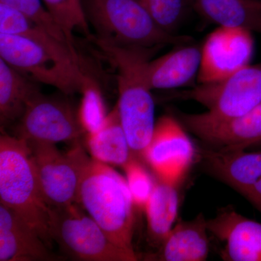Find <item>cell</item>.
Returning <instances> with one entry per match:
<instances>
[{
  "mask_svg": "<svg viewBox=\"0 0 261 261\" xmlns=\"http://www.w3.org/2000/svg\"><path fill=\"white\" fill-rule=\"evenodd\" d=\"M116 71L118 100L116 106L130 150L143 161L152 140L154 101L147 80V63L160 48L122 47L93 40Z\"/></svg>",
  "mask_w": 261,
  "mask_h": 261,
  "instance_id": "6da1fadb",
  "label": "cell"
},
{
  "mask_svg": "<svg viewBox=\"0 0 261 261\" xmlns=\"http://www.w3.org/2000/svg\"><path fill=\"white\" fill-rule=\"evenodd\" d=\"M0 204L20 215L49 247L54 208L43 193L30 147L16 136L0 137Z\"/></svg>",
  "mask_w": 261,
  "mask_h": 261,
  "instance_id": "7a4b0ae2",
  "label": "cell"
},
{
  "mask_svg": "<svg viewBox=\"0 0 261 261\" xmlns=\"http://www.w3.org/2000/svg\"><path fill=\"white\" fill-rule=\"evenodd\" d=\"M77 204L117 245L137 255L133 247L135 205L126 178L109 165L91 159L82 176Z\"/></svg>",
  "mask_w": 261,
  "mask_h": 261,
  "instance_id": "3957f363",
  "label": "cell"
},
{
  "mask_svg": "<svg viewBox=\"0 0 261 261\" xmlns=\"http://www.w3.org/2000/svg\"><path fill=\"white\" fill-rule=\"evenodd\" d=\"M0 58L38 83L68 96L82 92L89 75L76 48L59 40L44 42L0 34Z\"/></svg>",
  "mask_w": 261,
  "mask_h": 261,
  "instance_id": "277c9868",
  "label": "cell"
},
{
  "mask_svg": "<svg viewBox=\"0 0 261 261\" xmlns=\"http://www.w3.org/2000/svg\"><path fill=\"white\" fill-rule=\"evenodd\" d=\"M94 29L92 40L122 47L161 48L185 44L190 38L166 32L135 0H82Z\"/></svg>",
  "mask_w": 261,
  "mask_h": 261,
  "instance_id": "5b68a950",
  "label": "cell"
},
{
  "mask_svg": "<svg viewBox=\"0 0 261 261\" xmlns=\"http://www.w3.org/2000/svg\"><path fill=\"white\" fill-rule=\"evenodd\" d=\"M77 205L53 210L51 238L65 254L77 260H138L137 255L117 245L99 225Z\"/></svg>",
  "mask_w": 261,
  "mask_h": 261,
  "instance_id": "8992f818",
  "label": "cell"
},
{
  "mask_svg": "<svg viewBox=\"0 0 261 261\" xmlns=\"http://www.w3.org/2000/svg\"><path fill=\"white\" fill-rule=\"evenodd\" d=\"M25 142L49 205L53 208L78 205L81 181L91 160L82 146L76 144L68 152H62L55 144Z\"/></svg>",
  "mask_w": 261,
  "mask_h": 261,
  "instance_id": "52a82bcc",
  "label": "cell"
},
{
  "mask_svg": "<svg viewBox=\"0 0 261 261\" xmlns=\"http://www.w3.org/2000/svg\"><path fill=\"white\" fill-rule=\"evenodd\" d=\"M173 96L200 103L212 116H242L261 103V64L247 65L224 80L200 84Z\"/></svg>",
  "mask_w": 261,
  "mask_h": 261,
  "instance_id": "ba28073f",
  "label": "cell"
},
{
  "mask_svg": "<svg viewBox=\"0 0 261 261\" xmlns=\"http://www.w3.org/2000/svg\"><path fill=\"white\" fill-rule=\"evenodd\" d=\"M16 137L29 142H75L85 134L78 114L66 98L39 92L29 101L18 121Z\"/></svg>",
  "mask_w": 261,
  "mask_h": 261,
  "instance_id": "9c48e42d",
  "label": "cell"
},
{
  "mask_svg": "<svg viewBox=\"0 0 261 261\" xmlns=\"http://www.w3.org/2000/svg\"><path fill=\"white\" fill-rule=\"evenodd\" d=\"M178 118L185 128L216 150H245L261 142V103L242 116L179 113Z\"/></svg>",
  "mask_w": 261,
  "mask_h": 261,
  "instance_id": "30bf717a",
  "label": "cell"
},
{
  "mask_svg": "<svg viewBox=\"0 0 261 261\" xmlns=\"http://www.w3.org/2000/svg\"><path fill=\"white\" fill-rule=\"evenodd\" d=\"M195 149L181 123L163 116L155 123L144 160L161 181L178 185L191 167Z\"/></svg>",
  "mask_w": 261,
  "mask_h": 261,
  "instance_id": "8fae6325",
  "label": "cell"
},
{
  "mask_svg": "<svg viewBox=\"0 0 261 261\" xmlns=\"http://www.w3.org/2000/svg\"><path fill=\"white\" fill-rule=\"evenodd\" d=\"M252 32L240 27H219L201 48L200 84L224 80L250 65L254 42Z\"/></svg>",
  "mask_w": 261,
  "mask_h": 261,
  "instance_id": "7c38bea8",
  "label": "cell"
},
{
  "mask_svg": "<svg viewBox=\"0 0 261 261\" xmlns=\"http://www.w3.org/2000/svg\"><path fill=\"white\" fill-rule=\"evenodd\" d=\"M209 232L224 243L221 252L226 261H261V224L238 214L233 207L220 209L207 220Z\"/></svg>",
  "mask_w": 261,
  "mask_h": 261,
  "instance_id": "4fadbf2b",
  "label": "cell"
},
{
  "mask_svg": "<svg viewBox=\"0 0 261 261\" xmlns=\"http://www.w3.org/2000/svg\"><path fill=\"white\" fill-rule=\"evenodd\" d=\"M37 230L0 204V261L56 260Z\"/></svg>",
  "mask_w": 261,
  "mask_h": 261,
  "instance_id": "5bb4252c",
  "label": "cell"
},
{
  "mask_svg": "<svg viewBox=\"0 0 261 261\" xmlns=\"http://www.w3.org/2000/svg\"><path fill=\"white\" fill-rule=\"evenodd\" d=\"M201 48L188 45L176 48L147 63V80L152 89H171L190 85L198 76Z\"/></svg>",
  "mask_w": 261,
  "mask_h": 261,
  "instance_id": "9a60e30c",
  "label": "cell"
},
{
  "mask_svg": "<svg viewBox=\"0 0 261 261\" xmlns=\"http://www.w3.org/2000/svg\"><path fill=\"white\" fill-rule=\"evenodd\" d=\"M207 220L200 214L190 221H179L163 240L155 255L148 260L204 261L209 254Z\"/></svg>",
  "mask_w": 261,
  "mask_h": 261,
  "instance_id": "2e32d148",
  "label": "cell"
},
{
  "mask_svg": "<svg viewBox=\"0 0 261 261\" xmlns=\"http://www.w3.org/2000/svg\"><path fill=\"white\" fill-rule=\"evenodd\" d=\"M202 154L208 171L241 195L261 177V152L211 149Z\"/></svg>",
  "mask_w": 261,
  "mask_h": 261,
  "instance_id": "e0dca14e",
  "label": "cell"
},
{
  "mask_svg": "<svg viewBox=\"0 0 261 261\" xmlns=\"http://www.w3.org/2000/svg\"><path fill=\"white\" fill-rule=\"evenodd\" d=\"M39 83L0 58L1 126L18 121L29 101L41 92Z\"/></svg>",
  "mask_w": 261,
  "mask_h": 261,
  "instance_id": "ac0fdd59",
  "label": "cell"
},
{
  "mask_svg": "<svg viewBox=\"0 0 261 261\" xmlns=\"http://www.w3.org/2000/svg\"><path fill=\"white\" fill-rule=\"evenodd\" d=\"M206 20L219 27H240L261 34V10L251 0H186Z\"/></svg>",
  "mask_w": 261,
  "mask_h": 261,
  "instance_id": "d6986e66",
  "label": "cell"
},
{
  "mask_svg": "<svg viewBox=\"0 0 261 261\" xmlns=\"http://www.w3.org/2000/svg\"><path fill=\"white\" fill-rule=\"evenodd\" d=\"M87 141L92 159L105 164L123 167L135 158L116 105L108 113L102 126L94 133L87 135Z\"/></svg>",
  "mask_w": 261,
  "mask_h": 261,
  "instance_id": "ffe728a7",
  "label": "cell"
},
{
  "mask_svg": "<svg viewBox=\"0 0 261 261\" xmlns=\"http://www.w3.org/2000/svg\"><path fill=\"white\" fill-rule=\"evenodd\" d=\"M177 185L156 182L153 192L145 206L149 242L160 247L173 228L177 216L179 197Z\"/></svg>",
  "mask_w": 261,
  "mask_h": 261,
  "instance_id": "44dd1931",
  "label": "cell"
},
{
  "mask_svg": "<svg viewBox=\"0 0 261 261\" xmlns=\"http://www.w3.org/2000/svg\"><path fill=\"white\" fill-rule=\"evenodd\" d=\"M56 23L75 47L74 32H80L92 41L94 35L86 18L82 0H42Z\"/></svg>",
  "mask_w": 261,
  "mask_h": 261,
  "instance_id": "7402d4cb",
  "label": "cell"
},
{
  "mask_svg": "<svg viewBox=\"0 0 261 261\" xmlns=\"http://www.w3.org/2000/svg\"><path fill=\"white\" fill-rule=\"evenodd\" d=\"M82 100L77 114L79 121L85 133H94L99 129L107 118L106 103L99 84L87 75L82 88Z\"/></svg>",
  "mask_w": 261,
  "mask_h": 261,
  "instance_id": "603a6c76",
  "label": "cell"
},
{
  "mask_svg": "<svg viewBox=\"0 0 261 261\" xmlns=\"http://www.w3.org/2000/svg\"><path fill=\"white\" fill-rule=\"evenodd\" d=\"M0 34L30 38L44 42L59 40L32 18L3 3H0Z\"/></svg>",
  "mask_w": 261,
  "mask_h": 261,
  "instance_id": "cb8c5ba5",
  "label": "cell"
},
{
  "mask_svg": "<svg viewBox=\"0 0 261 261\" xmlns=\"http://www.w3.org/2000/svg\"><path fill=\"white\" fill-rule=\"evenodd\" d=\"M161 28L173 34L185 16L186 0H135Z\"/></svg>",
  "mask_w": 261,
  "mask_h": 261,
  "instance_id": "d4e9b609",
  "label": "cell"
},
{
  "mask_svg": "<svg viewBox=\"0 0 261 261\" xmlns=\"http://www.w3.org/2000/svg\"><path fill=\"white\" fill-rule=\"evenodd\" d=\"M123 168L135 207L140 210H145L156 182L153 181L148 171L142 166L141 161L135 158L130 160Z\"/></svg>",
  "mask_w": 261,
  "mask_h": 261,
  "instance_id": "484cf974",
  "label": "cell"
},
{
  "mask_svg": "<svg viewBox=\"0 0 261 261\" xmlns=\"http://www.w3.org/2000/svg\"><path fill=\"white\" fill-rule=\"evenodd\" d=\"M0 3L21 12L44 27L53 37L75 47L68 42L65 33L44 6L42 0H0Z\"/></svg>",
  "mask_w": 261,
  "mask_h": 261,
  "instance_id": "4316f807",
  "label": "cell"
},
{
  "mask_svg": "<svg viewBox=\"0 0 261 261\" xmlns=\"http://www.w3.org/2000/svg\"><path fill=\"white\" fill-rule=\"evenodd\" d=\"M243 195L261 213V177L244 192Z\"/></svg>",
  "mask_w": 261,
  "mask_h": 261,
  "instance_id": "83f0119b",
  "label": "cell"
},
{
  "mask_svg": "<svg viewBox=\"0 0 261 261\" xmlns=\"http://www.w3.org/2000/svg\"><path fill=\"white\" fill-rule=\"evenodd\" d=\"M252 4L255 5L256 8L261 10V2L256 1V0H251Z\"/></svg>",
  "mask_w": 261,
  "mask_h": 261,
  "instance_id": "f1b7e54d",
  "label": "cell"
},
{
  "mask_svg": "<svg viewBox=\"0 0 261 261\" xmlns=\"http://www.w3.org/2000/svg\"><path fill=\"white\" fill-rule=\"evenodd\" d=\"M256 1H260V2H261V0H256Z\"/></svg>",
  "mask_w": 261,
  "mask_h": 261,
  "instance_id": "f546056e",
  "label": "cell"
}]
</instances>
